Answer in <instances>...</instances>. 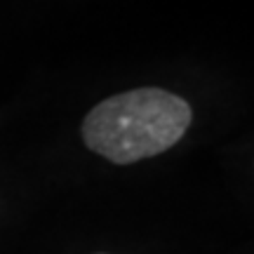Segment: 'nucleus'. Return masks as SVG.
Here are the masks:
<instances>
[{"label":"nucleus","mask_w":254,"mask_h":254,"mask_svg":"<svg viewBox=\"0 0 254 254\" xmlns=\"http://www.w3.org/2000/svg\"><path fill=\"white\" fill-rule=\"evenodd\" d=\"M193 111L184 97L163 87H136L94 104L80 134L85 146L116 165L160 155L189 132Z\"/></svg>","instance_id":"nucleus-1"}]
</instances>
